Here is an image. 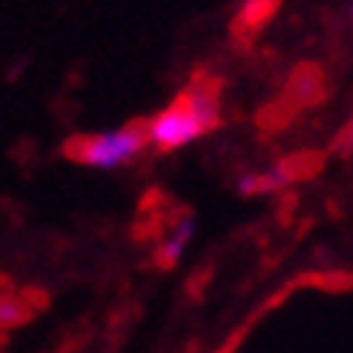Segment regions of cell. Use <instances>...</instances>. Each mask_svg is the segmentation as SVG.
<instances>
[{
	"instance_id": "7",
	"label": "cell",
	"mask_w": 353,
	"mask_h": 353,
	"mask_svg": "<svg viewBox=\"0 0 353 353\" xmlns=\"http://www.w3.org/2000/svg\"><path fill=\"white\" fill-rule=\"evenodd\" d=\"M0 321H3V327L20 324V301L7 295V299H3V305H0Z\"/></svg>"
},
{
	"instance_id": "3",
	"label": "cell",
	"mask_w": 353,
	"mask_h": 353,
	"mask_svg": "<svg viewBox=\"0 0 353 353\" xmlns=\"http://www.w3.org/2000/svg\"><path fill=\"white\" fill-rule=\"evenodd\" d=\"M314 165H318L314 156H292V159H282L263 172H246V175H240L236 192L243 194V198L279 194V192H285L292 182H299V179H305L308 172H314Z\"/></svg>"
},
{
	"instance_id": "6",
	"label": "cell",
	"mask_w": 353,
	"mask_h": 353,
	"mask_svg": "<svg viewBox=\"0 0 353 353\" xmlns=\"http://www.w3.org/2000/svg\"><path fill=\"white\" fill-rule=\"evenodd\" d=\"M324 97V72L318 65H299L295 75L289 81L285 101H292L295 108H311Z\"/></svg>"
},
{
	"instance_id": "4",
	"label": "cell",
	"mask_w": 353,
	"mask_h": 353,
	"mask_svg": "<svg viewBox=\"0 0 353 353\" xmlns=\"http://www.w3.org/2000/svg\"><path fill=\"white\" fill-rule=\"evenodd\" d=\"M194 236V217L192 214H179L175 221L165 224V230L156 240V263L159 266H175L185 256V250Z\"/></svg>"
},
{
	"instance_id": "2",
	"label": "cell",
	"mask_w": 353,
	"mask_h": 353,
	"mask_svg": "<svg viewBox=\"0 0 353 353\" xmlns=\"http://www.w3.org/2000/svg\"><path fill=\"white\" fill-rule=\"evenodd\" d=\"M143 150H150V130L146 120H133L117 130L88 133L65 143V156L72 162H81L88 169H123L137 159Z\"/></svg>"
},
{
	"instance_id": "5",
	"label": "cell",
	"mask_w": 353,
	"mask_h": 353,
	"mask_svg": "<svg viewBox=\"0 0 353 353\" xmlns=\"http://www.w3.org/2000/svg\"><path fill=\"white\" fill-rule=\"evenodd\" d=\"M279 3H282V0H243V7L236 10L234 26H230L236 43H243V46L250 43V39H253V36L276 17Z\"/></svg>"
},
{
	"instance_id": "1",
	"label": "cell",
	"mask_w": 353,
	"mask_h": 353,
	"mask_svg": "<svg viewBox=\"0 0 353 353\" xmlns=\"http://www.w3.org/2000/svg\"><path fill=\"white\" fill-rule=\"evenodd\" d=\"M217 123H221V85L214 78L198 75L169 108H162L156 117L146 120L150 150L175 152L211 133Z\"/></svg>"
}]
</instances>
